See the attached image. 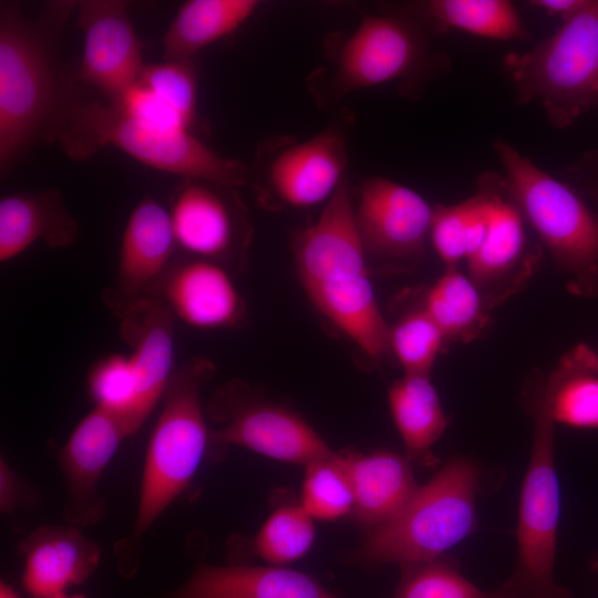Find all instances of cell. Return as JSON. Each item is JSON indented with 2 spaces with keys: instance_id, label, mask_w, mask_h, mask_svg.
I'll return each instance as SVG.
<instances>
[{
  "instance_id": "cell-1",
  "label": "cell",
  "mask_w": 598,
  "mask_h": 598,
  "mask_svg": "<svg viewBox=\"0 0 598 598\" xmlns=\"http://www.w3.org/2000/svg\"><path fill=\"white\" fill-rule=\"evenodd\" d=\"M292 251L300 282L317 309L370 358L389 354L391 327L369 278L347 178L317 220L295 236Z\"/></svg>"
},
{
  "instance_id": "cell-2",
  "label": "cell",
  "mask_w": 598,
  "mask_h": 598,
  "mask_svg": "<svg viewBox=\"0 0 598 598\" xmlns=\"http://www.w3.org/2000/svg\"><path fill=\"white\" fill-rule=\"evenodd\" d=\"M78 2L51 4L38 21L14 4L0 7V172L4 177L31 146L52 140L71 102L54 60L55 32Z\"/></svg>"
},
{
  "instance_id": "cell-3",
  "label": "cell",
  "mask_w": 598,
  "mask_h": 598,
  "mask_svg": "<svg viewBox=\"0 0 598 598\" xmlns=\"http://www.w3.org/2000/svg\"><path fill=\"white\" fill-rule=\"evenodd\" d=\"M215 373L212 360L194 357L174 371L146 447L134 526L115 546L124 577L136 574L138 543L193 480L210 442L202 405L204 383Z\"/></svg>"
},
{
  "instance_id": "cell-4",
  "label": "cell",
  "mask_w": 598,
  "mask_h": 598,
  "mask_svg": "<svg viewBox=\"0 0 598 598\" xmlns=\"http://www.w3.org/2000/svg\"><path fill=\"white\" fill-rule=\"evenodd\" d=\"M74 159L112 145L141 163L184 178L237 187L250 172L237 159L219 155L189 131H167L140 122L107 102H70L54 138Z\"/></svg>"
},
{
  "instance_id": "cell-5",
  "label": "cell",
  "mask_w": 598,
  "mask_h": 598,
  "mask_svg": "<svg viewBox=\"0 0 598 598\" xmlns=\"http://www.w3.org/2000/svg\"><path fill=\"white\" fill-rule=\"evenodd\" d=\"M519 103L539 100L558 128L598 106V0H587L554 34L505 60Z\"/></svg>"
},
{
  "instance_id": "cell-6",
  "label": "cell",
  "mask_w": 598,
  "mask_h": 598,
  "mask_svg": "<svg viewBox=\"0 0 598 598\" xmlns=\"http://www.w3.org/2000/svg\"><path fill=\"white\" fill-rule=\"evenodd\" d=\"M476 486L477 472L471 462L450 461L419 486L396 517L374 527L358 558L400 566L440 558L476 528Z\"/></svg>"
},
{
  "instance_id": "cell-7",
  "label": "cell",
  "mask_w": 598,
  "mask_h": 598,
  "mask_svg": "<svg viewBox=\"0 0 598 598\" xmlns=\"http://www.w3.org/2000/svg\"><path fill=\"white\" fill-rule=\"evenodd\" d=\"M495 150L511 197L557 266L573 277L574 292L598 293V218L573 189L512 145L498 141Z\"/></svg>"
},
{
  "instance_id": "cell-8",
  "label": "cell",
  "mask_w": 598,
  "mask_h": 598,
  "mask_svg": "<svg viewBox=\"0 0 598 598\" xmlns=\"http://www.w3.org/2000/svg\"><path fill=\"white\" fill-rule=\"evenodd\" d=\"M535 431L520 493L517 561L511 577L487 598H571L554 579L560 492L554 463V421L536 388Z\"/></svg>"
},
{
  "instance_id": "cell-9",
  "label": "cell",
  "mask_w": 598,
  "mask_h": 598,
  "mask_svg": "<svg viewBox=\"0 0 598 598\" xmlns=\"http://www.w3.org/2000/svg\"><path fill=\"white\" fill-rule=\"evenodd\" d=\"M209 414L221 423L210 442L240 445L268 457L308 465L333 454L321 436L293 411L252 396L241 381L219 388Z\"/></svg>"
},
{
  "instance_id": "cell-10",
  "label": "cell",
  "mask_w": 598,
  "mask_h": 598,
  "mask_svg": "<svg viewBox=\"0 0 598 598\" xmlns=\"http://www.w3.org/2000/svg\"><path fill=\"white\" fill-rule=\"evenodd\" d=\"M235 188L184 178L174 189L168 214L178 254L245 267L251 228Z\"/></svg>"
},
{
  "instance_id": "cell-11",
  "label": "cell",
  "mask_w": 598,
  "mask_h": 598,
  "mask_svg": "<svg viewBox=\"0 0 598 598\" xmlns=\"http://www.w3.org/2000/svg\"><path fill=\"white\" fill-rule=\"evenodd\" d=\"M425 51L421 32L410 20L390 13L364 16L336 53L324 101L337 102L354 91L412 75L425 61Z\"/></svg>"
},
{
  "instance_id": "cell-12",
  "label": "cell",
  "mask_w": 598,
  "mask_h": 598,
  "mask_svg": "<svg viewBox=\"0 0 598 598\" xmlns=\"http://www.w3.org/2000/svg\"><path fill=\"white\" fill-rule=\"evenodd\" d=\"M434 207L415 190L373 176L362 182L354 208L367 256L394 270H406L422 255Z\"/></svg>"
},
{
  "instance_id": "cell-13",
  "label": "cell",
  "mask_w": 598,
  "mask_h": 598,
  "mask_svg": "<svg viewBox=\"0 0 598 598\" xmlns=\"http://www.w3.org/2000/svg\"><path fill=\"white\" fill-rule=\"evenodd\" d=\"M258 157L257 187L262 199L271 196L296 208L328 202L346 178V126L332 123L303 142L282 146L271 159Z\"/></svg>"
},
{
  "instance_id": "cell-14",
  "label": "cell",
  "mask_w": 598,
  "mask_h": 598,
  "mask_svg": "<svg viewBox=\"0 0 598 598\" xmlns=\"http://www.w3.org/2000/svg\"><path fill=\"white\" fill-rule=\"evenodd\" d=\"M76 7L83 33L79 79L96 87L113 105L137 83L145 65L127 2L84 0Z\"/></svg>"
},
{
  "instance_id": "cell-15",
  "label": "cell",
  "mask_w": 598,
  "mask_h": 598,
  "mask_svg": "<svg viewBox=\"0 0 598 598\" xmlns=\"http://www.w3.org/2000/svg\"><path fill=\"white\" fill-rule=\"evenodd\" d=\"M133 435L120 415L95 408L73 429L58 454L68 524L79 528L99 523L105 514L100 481L123 441Z\"/></svg>"
},
{
  "instance_id": "cell-16",
  "label": "cell",
  "mask_w": 598,
  "mask_h": 598,
  "mask_svg": "<svg viewBox=\"0 0 598 598\" xmlns=\"http://www.w3.org/2000/svg\"><path fill=\"white\" fill-rule=\"evenodd\" d=\"M189 327L203 330L244 323L246 303L229 269L218 262L176 254L145 291Z\"/></svg>"
},
{
  "instance_id": "cell-17",
  "label": "cell",
  "mask_w": 598,
  "mask_h": 598,
  "mask_svg": "<svg viewBox=\"0 0 598 598\" xmlns=\"http://www.w3.org/2000/svg\"><path fill=\"white\" fill-rule=\"evenodd\" d=\"M176 254L168 209L145 195L126 220L114 280L103 293L105 306L120 320L130 315Z\"/></svg>"
},
{
  "instance_id": "cell-18",
  "label": "cell",
  "mask_w": 598,
  "mask_h": 598,
  "mask_svg": "<svg viewBox=\"0 0 598 598\" xmlns=\"http://www.w3.org/2000/svg\"><path fill=\"white\" fill-rule=\"evenodd\" d=\"M480 185L488 199V226L480 249L467 259L468 274L484 300L494 302L511 292L530 271L526 260L524 217L511 197L505 179L484 175Z\"/></svg>"
},
{
  "instance_id": "cell-19",
  "label": "cell",
  "mask_w": 598,
  "mask_h": 598,
  "mask_svg": "<svg viewBox=\"0 0 598 598\" xmlns=\"http://www.w3.org/2000/svg\"><path fill=\"white\" fill-rule=\"evenodd\" d=\"M174 321L169 309L150 296L120 320L121 337L133 350L128 357L135 378L132 423L136 432L162 401L176 370Z\"/></svg>"
},
{
  "instance_id": "cell-20",
  "label": "cell",
  "mask_w": 598,
  "mask_h": 598,
  "mask_svg": "<svg viewBox=\"0 0 598 598\" xmlns=\"http://www.w3.org/2000/svg\"><path fill=\"white\" fill-rule=\"evenodd\" d=\"M18 549L23 559L21 584L32 598L68 592L86 581L101 559L100 546L70 524L40 526Z\"/></svg>"
},
{
  "instance_id": "cell-21",
  "label": "cell",
  "mask_w": 598,
  "mask_h": 598,
  "mask_svg": "<svg viewBox=\"0 0 598 598\" xmlns=\"http://www.w3.org/2000/svg\"><path fill=\"white\" fill-rule=\"evenodd\" d=\"M163 598H337L307 574L280 566L200 565Z\"/></svg>"
},
{
  "instance_id": "cell-22",
  "label": "cell",
  "mask_w": 598,
  "mask_h": 598,
  "mask_svg": "<svg viewBox=\"0 0 598 598\" xmlns=\"http://www.w3.org/2000/svg\"><path fill=\"white\" fill-rule=\"evenodd\" d=\"M80 228L56 189L16 192L0 199V262L20 256L38 240L51 248L73 245Z\"/></svg>"
},
{
  "instance_id": "cell-23",
  "label": "cell",
  "mask_w": 598,
  "mask_h": 598,
  "mask_svg": "<svg viewBox=\"0 0 598 598\" xmlns=\"http://www.w3.org/2000/svg\"><path fill=\"white\" fill-rule=\"evenodd\" d=\"M341 457L353 492V511L364 524L378 527L392 520L419 488L409 460L400 454L378 451Z\"/></svg>"
},
{
  "instance_id": "cell-24",
  "label": "cell",
  "mask_w": 598,
  "mask_h": 598,
  "mask_svg": "<svg viewBox=\"0 0 598 598\" xmlns=\"http://www.w3.org/2000/svg\"><path fill=\"white\" fill-rule=\"evenodd\" d=\"M537 390L554 423L598 429V354L578 344Z\"/></svg>"
},
{
  "instance_id": "cell-25",
  "label": "cell",
  "mask_w": 598,
  "mask_h": 598,
  "mask_svg": "<svg viewBox=\"0 0 598 598\" xmlns=\"http://www.w3.org/2000/svg\"><path fill=\"white\" fill-rule=\"evenodd\" d=\"M256 0H189L163 35L164 61H190L205 47L233 34L256 11Z\"/></svg>"
},
{
  "instance_id": "cell-26",
  "label": "cell",
  "mask_w": 598,
  "mask_h": 598,
  "mask_svg": "<svg viewBox=\"0 0 598 598\" xmlns=\"http://www.w3.org/2000/svg\"><path fill=\"white\" fill-rule=\"evenodd\" d=\"M395 426L411 458L425 461L446 427V417L430 375L404 374L389 389Z\"/></svg>"
},
{
  "instance_id": "cell-27",
  "label": "cell",
  "mask_w": 598,
  "mask_h": 598,
  "mask_svg": "<svg viewBox=\"0 0 598 598\" xmlns=\"http://www.w3.org/2000/svg\"><path fill=\"white\" fill-rule=\"evenodd\" d=\"M422 306L446 342L471 341L487 324V307L481 291L457 267L446 268L426 292Z\"/></svg>"
},
{
  "instance_id": "cell-28",
  "label": "cell",
  "mask_w": 598,
  "mask_h": 598,
  "mask_svg": "<svg viewBox=\"0 0 598 598\" xmlns=\"http://www.w3.org/2000/svg\"><path fill=\"white\" fill-rule=\"evenodd\" d=\"M487 226L488 199L481 185L462 203L435 206L430 236L445 267H456L460 260L472 257L482 246Z\"/></svg>"
},
{
  "instance_id": "cell-29",
  "label": "cell",
  "mask_w": 598,
  "mask_h": 598,
  "mask_svg": "<svg viewBox=\"0 0 598 598\" xmlns=\"http://www.w3.org/2000/svg\"><path fill=\"white\" fill-rule=\"evenodd\" d=\"M421 7L439 28L457 29L494 40L527 35L518 12L506 0H431Z\"/></svg>"
},
{
  "instance_id": "cell-30",
  "label": "cell",
  "mask_w": 598,
  "mask_h": 598,
  "mask_svg": "<svg viewBox=\"0 0 598 598\" xmlns=\"http://www.w3.org/2000/svg\"><path fill=\"white\" fill-rule=\"evenodd\" d=\"M301 506L313 518L332 520L353 511V492L341 455L306 465Z\"/></svg>"
},
{
  "instance_id": "cell-31",
  "label": "cell",
  "mask_w": 598,
  "mask_h": 598,
  "mask_svg": "<svg viewBox=\"0 0 598 598\" xmlns=\"http://www.w3.org/2000/svg\"><path fill=\"white\" fill-rule=\"evenodd\" d=\"M315 539L313 517L300 505L277 508L255 537V551L265 560L282 565L302 557Z\"/></svg>"
},
{
  "instance_id": "cell-32",
  "label": "cell",
  "mask_w": 598,
  "mask_h": 598,
  "mask_svg": "<svg viewBox=\"0 0 598 598\" xmlns=\"http://www.w3.org/2000/svg\"><path fill=\"white\" fill-rule=\"evenodd\" d=\"M444 334L423 306L408 311L391 327L390 346L404 374L430 375L443 346Z\"/></svg>"
},
{
  "instance_id": "cell-33",
  "label": "cell",
  "mask_w": 598,
  "mask_h": 598,
  "mask_svg": "<svg viewBox=\"0 0 598 598\" xmlns=\"http://www.w3.org/2000/svg\"><path fill=\"white\" fill-rule=\"evenodd\" d=\"M86 390L95 408L122 416L136 433L132 423L135 378L128 355L112 353L96 361L87 373Z\"/></svg>"
},
{
  "instance_id": "cell-34",
  "label": "cell",
  "mask_w": 598,
  "mask_h": 598,
  "mask_svg": "<svg viewBox=\"0 0 598 598\" xmlns=\"http://www.w3.org/2000/svg\"><path fill=\"white\" fill-rule=\"evenodd\" d=\"M401 567L393 598H487L456 567L440 558Z\"/></svg>"
},
{
  "instance_id": "cell-35",
  "label": "cell",
  "mask_w": 598,
  "mask_h": 598,
  "mask_svg": "<svg viewBox=\"0 0 598 598\" xmlns=\"http://www.w3.org/2000/svg\"><path fill=\"white\" fill-rule=\"evenodd\" d=\"M137 82L175 109L192 128L198 83L193 60L145 64Z\"/></svg>"
},
{
  "instance_id": "cell-36",
  "label": "cell",
  "mask_w": 598,
  "mask_h": 598,
  "mask_svg": "<svg viewBox=\"0 0 598 598\" xmlns=\"http://www.w3.org/2000/svg\"><path fill=\"white\" fill-rule=\"evenodd\" d=\"M112 106L154 127L190 132V127L175 109L138 82Z\"/></svg>"
},
{
  "instance_id": "cell-37",
  "label": "cell",
  "mask_w": 598,
  "mask_h": 598,
  "mask_svg": "<svg viewBox=\"0 0 598 598\" xmlns=\"http://www.w3.org/2000/svg\"><path fill=\"white\" fill-rule=\"evenodd\" d=\"M37 505L35 494L28 483L17 474L4 457L0 460V511L13 515L19 509Z\"/></svg>"
},
{
  "instance_id": "cell-38",
  "label": "cell",
  "mask_w": 598,
  "mask_h": 598,
  "mask_svg": "<svg viewBox=\"0 0 598 598\" xmlns=\"http://www.w3.org/2000/svg\"><path fill=\"white\" fill-rule=\"evenodd\" d=\"M587 0H535L532 6L545 10L548 14L559 16L563 20L578 12Z\"/></svg>"
},
{
  "instance_id": "cell-39",
  "label": "cell",
  "mask_w": 598,
  "mask_h": 598,
  "mask_svg": "<svg viewBox=\"0 0 598 598\" xmlns=\"http://www.w3.org/2000/svg\"><path fill=\"white\" fill-rule=\"evenodd\" d=\"M0 598H20L18 591L7 581L0 582Z\"/></svg>"
},
{
  "instance_id": "cell-40",
  "label": "cell",
  "mask_w": 598,
  "mask_h": 598,
  "mask_svg": "<svg viewBox=\"0 0 598 598\" xmlns=\"http://www.w3.org/2000/svg\"><path fill=\"white\" fill-rule=\"evenodd\" d=\"M48 598H86V597L83 596V595H81V594H73V595H70V594H68V592H64V594L51 596V597H48Z\"/></svg>"
},
{
  "instance_id": "cell-41",
  "label": "cell",
  "mask_w": 598,
  "mask_h": 598,
  "mask_svg": "<svg viewBox=\"0 0 598 598\" xmlns=\"http://www.w3.org/2000/svg\"><path fill=\"white\" fill-rule=\"evenodd\" d=\"M590 193L592 197L596 199V202L598 203V184L591 187Z\"/></svg>"
}]
</instances>
